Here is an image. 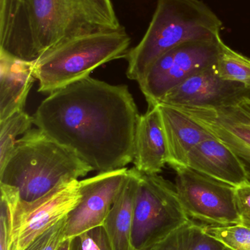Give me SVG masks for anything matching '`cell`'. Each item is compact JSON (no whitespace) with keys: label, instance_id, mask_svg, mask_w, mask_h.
I'll return each mask as SVG.
<instances>
[{"label":"cell","instance_id":"cell-1","mask_svg":"<svg viewBox=\"0 0 250 250\" xmlns=\"http://www.w3.org/2000/svg\"><path fill=\"white\" fill-rule=\"evenodd\" d=\"M139 116L128 86L89 76L49 94L32 117L45 135L103 173L133 162Z\"/></svg>","mask_w":250,"mask_h":250},{"label":"cell","instance_id":"cell-2","mask_svg":"<svg viewBox=\"0 0 250 250\" xmlns=\"http://www.w3.org/2000/svg\"><path fill=\"white\" fill-rule=\"evenodd\" d=\"M123 28L112 0H0V51L24 61L72 38Z\"/></svg>","mask_w":250,"mask_h":250},{"label":"cell","instance_id":"cell-3","mask_svg":"<svg viewBox=\"0 0 250 250\" xmlns=\"http://www.w3.org/2000/svg\"><path fill=\"white\" fill-rule=\"evenodd\" d=\"M92 170L75 153L37 127L18 140L0 167V184L16 188L21 201L30 202L59 184L84 177Z\"/></svg>","mask_w":250,"mask_h":250},{"label":"cell","instance_id":"cell-4","mask_svg":"<svg viewBox=\"0 0 250 250\" xmlns=\"http://www.w3.org/2000/svg\"><path fill=\"white\" fill-rule=\"evenodd\" d=\"M222 27V21L201 0H157L145 35L125 56L126 76L140 82L164 53L189 41L217 39Z\"/></svg>","mask_w":250,"mask_h":250},{"label":"cell","instance_id":"cell-5","mask_svg":"<svg viewBox=\"0 0 250 250\" xmlns=\"http://www.w3.org/2000/svg\"><path fill=\"white\" fill-rule=\"evenodd\" d=\"M131 38L124 28L72 38L34 62L38 92L51 94L89 77L102 64L125 57Z\"/></svg>","mask_w":250,"mask_h":250},{"label":"cell","instance_id":"cell-6","mask_svg":"<svg viewBox=\"0 0 250 250\" xmlns=\"http://www.w3.org/2000/svg\"><path fill=\"white\" fill-rule=\"evenodd\" d=\"M189 220L176 185L158 174L140 172L134 210V250H146Z\"/></svg>","mask_w":250,"mask_h":250},{"label":"cell","instance_id":"cell-7","mask_svg":"<svg viewBox=\"0 0 250 250\" xmlns=\"http://www.w3.org/2000/svg\"><path fill=\"white\" fill-rule=\"evenodd\" d=\"M223 41L183 42L164 53L138 82L149 107L158 105L172 89L196 73L217 64Z\"/></svg>","mask_w":250,"mask_h":250},{"label":"cell","instance_id":"cell-8","mask_svg":"<svg viewBox=\"0 0 250 250\" xmlns=\"http://www.w3.org/2000/svg\"><path fill=\"white\" fill-rule=\"evenodd\" d=\"M176 172V191L190 220L207 226L241 223L236 187L190 167H182Z\"/></svg>","mask_w":250,"mask_h":250},{"label":"cell","instance_id":"cell-9","mask_svg":"<svg viewBox=\"0 0 250 250\" xmlns=\"http://www.w3.org/2000/svg\"><path fill=\"white\" fill-rule=\"evenodd\" d=\"M78 179L62 182L30 202L17 198L11 214L9 250H23L37 237L68 215L80 202Z\"/></svg>","mask_w":250,"mask_h":250},{"label":"cell","instance_id":"cell-10","mask_svg":"<svg viewBox=\"0 0 250 250\" xmlns=\"http://www.w3.org/2000/svg\"><path fill=\"white\" fill-rule=\"evenodd\" d=\"M128 170L127 167L116 169L79 181L82 198L67 216L66 239L104 226L126 181Z\"/></svg>","mask_w":250,"mask_h":250},{"label":"cell","instance_id":"cell-11","mask_svg":"<svg viewBox=\"0 0 250 250\" xmlns=\"http://www.w3.org/2000/svg\"><path fill=\"white\" fill-rule=\"evenodd\" d=\"M175 108L201 125L237 156L250 184V98L218 108Z\"/></svg>","mask_w":250,"mask_h":250},{"label":"cell","instance_id":"cell-12","mask_svg":"<svg viewBox=\"0 0 250 250\" xmlns=\"http://www.w3.org/2000/svg\"><path fill=\"white\" fill-rule=\"evenodd\" d=\"M246 98H250V88L223 80L214 66L186 79L170 91L159 104L174 107L218 108L234 105Z\"/></svg>","mask_w":250,"mask_h":250},{"label":"cell","instance_id":"cell-13","mask_svg":"<svg viewBox=\"0 0 250 250\" xmlns=\"http://www.w3.org/2000/svg\"><path fill=\"white\" fill-rule=\"evenodd\" d=\"M186 167L236 188L248 183V174L242 162L214 137L200 143L190 151Z\"/></svg>","mask_w":250,"mask_h":250},{"label":"cell","instance_id":"cell-14","mask_svg":"<svg viewBox=\"0 0 250 250\" xmlns=\"http://www.w3.org/2000/svg\"><path fill=\"white\" fill-rule=\"evenodd\" d=\"M157 106L165 134L167 163L176 170L186 167L190 151L200 143L213 136L178 108L163 104Z\"/></svg>","mask_w":250,"mask_h":250},{"label":"cell","instance_id":"cell-15","mask_svg":"<svg viewBox=\"0 0 250 250\" xmlns=\"http://www.w3.org/2000/svg\"><path fill=\"white\" fill-rule=\"evenodd\" d=\"M165 134L158 106L139 116L135 139V167L145 174H158L167 163Z\"/></svg>","mask_w":250,"mask_h":250},{"label":"cell","instance_id":"cell-16","mask_svg":"<svg viewBox=\"0 0 250 250\" xmlns=\"http://www.w3.org/2000/svg\"><path fill=\"white\" fill-rule=\"evenodd\" d=\"M35 79L34 62L0 51V121L24 110Z\"/></svg>","mask_w":250,"mask_h":250},{"label":"cell","instance_id":"cell-17","mask_svg":"<svg viewBox=\"0 0 250 250\" xmlns=\"http://www.w3.org/2000/svg\"><path fill=\"white\" fill-rule=\"evenodd\" d=\"M140 172L129 169L127 177L117 195L104 227L113 250H134L132 234L135 199Z\"/></svg>","mask_w":250,"mask_h":250},{"label":"cell","instance_id":"cell-18","mask_svg":"<svg viewBox=\"0 0 250 250\" xmlns=\"http://www.w3.org/2000/svg\"><path fill=\"white\" fill-rule=\"evenodd\" d=\"M206 234L203 224L189 219L186 223L146 250H228Z\"/></svg>","mask_w":250,"mask_h":250},{"label":"cell","instance_id":"cell-19","mask_svg":"<svg viewBox=\"0 0 250 250\" xmlns=\"http://www.w3.org/2000/svg\"><path fill=\"white\" fill-rule=\"evenodd\" d=\"M32 125L33 117L26 114L24 110L0 121V167L8 160L18 140L30 130Z\"/></svg>","mask_w":250,"mask_h":250},{"label":"cell","instance_id":"cell-20","mask_svg":"<svg viewBox=\"0 0 250 250\" xmlns=\"http://www.w3.org/2000/svg\"><path fill=\"white\" fill-rule=\"evenodd\" d=\"M215 69L223 80L242 83L250 88V59L233 51L224 42Z\"/></svg>","mask_w":250,"mask_h":250},{"label":"cell","instance_id":"cell-21","mask_svg":"<svg viewBox=\"0 0 250 250\" xmlns=\"http://www.w3.org/2000/svg\"><path fill=\"white\" fill-rule=\"evenodd\" d=\"M207 235L230 250H250V226L239 223L230 226L203 225Z\"/></svg>","mask_w":250,"mask_h":250},{"label":"cell","instance_id":"cell-22","mask_svg":"<svg viewBox=\"0 0 250 250\" xmlns=\"http://www.w3.org/2000/svg\"><path fill=\"white\" fill-rule=\"evenodd\" d=\"M1 189V216H0V250H9L11 214L15 201L19 197L16 188L0 185Z\"/></svg>","mask_w":250,"mask_h":250},{"label":"cell","instance_id":"cell-23","mask_svg":"<svg viewBox=\"0 0 250 250\" xmlns=\"http://www.w3.org/2000/svg\"><path fill=\"white\" fill-rule=\"evenodd\" d=\"M70 250H113L103 226L70 239Z\"/></svg>","mask_w":250,"mask_h":250},{"label":"cell","instance_id":"cell-24","mask_svg":"<svg viewBox=\"0 0 250 250\" xmlns=\"http://www.w3.org/2000/svg\"><path fill=\"white\" fill-rule=\"evenodd\" d=\"M67 217L37 237L23 250H56L66 239Z\"/></svg>","mask_w":250,"mask_h":250},{"label":"cell","instance_id":"cell-25","mask_svg":"<svg viewBox=\"0 0 250 250\" xmlns=\"http://www.w3.org/2000/svg\"><path fill=\"white\" fill-rule=\"evenodd\" d=\"M236 202L241 217V223L250 226V184L236 188Z\"/></svg>","mask_w":250,"mask_h":250},{"label":"cell","instance_id":"cell-26","mask_svg":"<svg viewBox=\"0 0 250 250\" xmlns=\"http://www.w3.org/2000/svg\"><path fill=\"white\" fill-rule=\"evenodd\" d=\"M70 239H66L56 250H70Z\"/></svg>","mask_w":250,"mask_h":250},{"label":"cell","instance_id":"cell-27","mask_svg":"<svg viewBox=\"0 0 250 250\" xmlns=\"http://www.w3.org/2000/svg\"></svg>","mask_w":250,"mask_h":250}]
</instances>
